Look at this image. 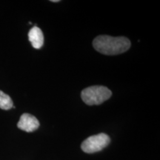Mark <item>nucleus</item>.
<instances>
[{
	"mask_svg": "<svg viewBox=\"0 0 160 160\" xmlns=\"http://www.w3.org/2000/svg\"><path fill=\"white\" fill-rule=\"evenodd\" d=\"M112 92L105 86L94 85L86 88L81 93L82 99L88 105H99L111 97Z\"/></svg>",
	"mask_w": 160,
	"mask_h": 160,
	"instance_id": "2",
	"label": "nucleus"
},
{
	"mask_svg": "<svg viewBox=\"0 0 160 160\" xmlns=\"http://www.w3.org/2000/svg\"><path fill=\"white\" fill-rule=\"evenodd\" d=\"M17 127L20 130L31 133L35 131L39 127V122L34 116L29 113H24L21 116Z\"/></svg>",
	"mask_w": 160,
	"mask_h": 160,
	"instance_id": "4",
	"label": "nucleus"
},
{
	"mask_svg": "<svg viewBox=\"0 0 160 160\" xmlns=\"http://www.w3.org/2000/svg\"><path fill=\"white\" fill-rule=\"evenodd\" d=\"M12 108H15L13 106V101L10 97L3 91H0V108L2 110H10Z\"/></svg>",
	"mask_w": 160,
	"mask_h": 160,
	"instance_id": "6",
	"label": "nucleus"
},
{
	"mask_svg": "<svg viewBox=\"0 0 160 160\" xmlns=\"http://www.w3.org/2000/svg\"><path fill=\"white\" fill-rule=\"evenodd\" d=\"M111 139L106 133H101L87 138L82 143L81 148L85 153H93L99 152L109 145Z\"/></svg>",
	"mask_w": 160,
	"mask_h": 160,
	"instance_id": "3",
	"label": "nucleus"
},
{
	"mask_svg": "<svg viewBox=\"0 0 160 160\" xmlns=\"http://www.w3.org/2000/svg\"><path fill=\"white\" fill-rule=\"evenodd\" d=\"M28 39L35 49H40L44 43V36L42 31L37 26H34L30 30L28 33Z\"/></svg>",
	"mask_w": 160,
	"mask_h": 160,
	"instance_id": "5",
	"label": "nucleus"
},
{
	"mask_svg": "<svg viewBox=\"0 0 160 160\" xmlns=\"http://www.w3.org/2000/svg\"><path fill=\"white\" fill-rule=\"evenodd\" d=\"M96 51L105 55H118L125 53L131 48V42L124 37H113L102 35L96 37L93 42Z\"/></svg>",
	"mask_w": 160,
	"mask_h": 160,
	"instance_id": "1",
	"label": "nucleus"
},
{
	"mask_svg": "<svg viewBox=\"0 0 160 160\" xmlns=\"http://www.w3.org/2000/svg\"><path fill=\"white\" fill-rule=\"evenodd\" d=\"M51 2H58L59 1V0H51Z\"/></svg>",
	"mask_w": 160,
	"mask_h": 160,
	"instance_id": "7",
	"label": "nucleus"
}]
</instances>
